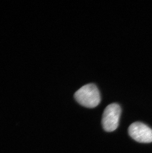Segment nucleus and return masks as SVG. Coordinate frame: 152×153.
<instances>
[{
    "instance_id": "obj_1",
    "label": "nucleus",
    "mask_w": 152,
    "mask_h": 153,
    "mask_svg": "<svg viewBox=\"0 0 152 153\" xmlns=\"http://www.w3.org/2000/svg\"><path fill=\"white\" fill-rule=\"evenodd\" d=\"M74 98L83 107L93 108L97 107L101 101L99 90L94 84L84 85L76 91Z\"/></svg>"
},
{
    "instance_id": "obj_2",
    "label": "nucleus",
    "mask_w": 152,
    "mask_h": 153,
    "mask_svg": "<svg viewBox=\"0 0 152 153\" xmlns=\"http://www.w3.org/2000/svg\"><path fill=\"white\" fill-rule=\"evenodd\" d=\"M121 108L119 104H110L105 108L102 116V124L107 132H112L118 128L121 114Z\"/></svg>"
},
{
    "instance_id": "obj_3",
    "label": "nucleus",
    "mask_w": 152,
    "mask_h": 153,
    "mask_svg": "<svg viewBox=\"0 0 152 153\" xmlns=\"http://www.w3.org/2000/svg\"><path fill=\"white\" fill-rule=\"evenodd\" d=\"M128 133L133 139L140 143L152 142V129L141 122H135L129 126Z\"/></svg>"
}]
</instances>
